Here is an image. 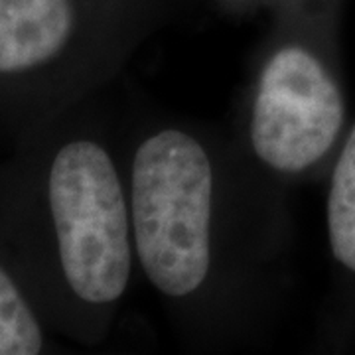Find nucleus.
<instances>
[{
    "label": "nucleus",
    "instance_id": "nucleus-6",
    "mask_svg": "<svg viewBox=\"0 0 355 355\" xmlns=\"http://www.w3.org/2000/svg\"><path fill=\"white\" fill-rule=\"evenodd\" d=\"M328 231L334 257L355 272V127L331 178Z\"/></svg>",
    "mask_w": 355,
    "mask_h": 355
},
{
    "label": "nucleus",
    "instance_id": "nucleus-3",
    "mask_svg": "<svg viewBox=\"0 0 355 355\" xmlns=\"http://www.w3.org/2000/svg\"><path fill=\"white\" fill-rule=\"evenodd\" d=\"M342 123V93L326 67L302 48L277 51L254 101L257 156L280 172H300L330 150Z\"/></svg>",
    "mask_w": 355,
    "mask_h": 355
},
{
    "label": "nucleus",
    "instance_id": "nucleus-1",
    "mask_svg": "<svg viewBox=\"0 0 355 355\" xmlns=\"http://www.w3.org/2000/svg\"><path fill=\"white\" fill-rule=\"evenodd\" d=\"M42 205L65 292L87 306L119 300L130 277V241L109 153L91 139L64 140L46 166Z\"/></svg>",
    "mask_w": 355,
    "mask_h": 355
},
{
    "label": "nucleus",
    "instance_id": "nucleus-4",
    "mask_svg": "<svg viewBox=\"0 0 355 355\" xmlns=\"http://www.w3.org/2000/svg\"><path fill=\"white\" fill-rule=\"evenodd\" d=\"M73 0H0V83L58 64L76 38Z\"/></svg>",
    "mask_w": 355,
    "mask_h": 355
},
{
    "label": "nucleus",
    "instance_id": "nucleus-5",
    "mask_svg": "<svg viewBox=\"0 0 355 355\" xmlns=\"http://www.w3.org/2000/svg\"><path fill=\"white\" fill-rule=\"evenodd\" d=\"M44 330L12 268L0 259V355H36Z\"/></svg>",
    "mask_w": 355,
    "mask_h": 355
},
{
    "label": "nucleus",
    "instance_id": "nucleus-2",
    "mask_svg": "<svg viewBox=\"0 0 355 355\" xmlns=\"http://www.w3.org/2000/svg\"><path fill=\"white\" fill-rule=\"evenodd\" d=\"M211 164L196 139L168 128L132 164V225L140 263L166 296H188L209 270Z\"/></svg>",
    "mask_w": 355,
    "mask_h": 355
}]
</instances>
